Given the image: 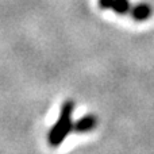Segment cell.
Returning <instances> with one entry per match:
<instances>
[{
    "mask_svg": "<svg viewBox=\"0 0 154 154\" xmlns=\"http://www.w3.org/2000/svg\"><path fill=\"white\" fill-rule=\"evenodd\" d=\"M73 111H75V101L65 100L61 106L58 119L48 134V142L51 147H58L64 142V139L73 131Z\"/></svg>",
    "mask_w": 154,
    "mask_h": 154,
    "instance_id": "obj_1",
    "label": "cell"
},
{
    "mask_svg": "<svg viewBox=\"0 0 154 154\" xmlns=\"http://www.w3.org/2000/svg\"><path fill=\"white\" fill-rule=\"evenodd\" d=\"M97 118L93 114L84 115L82 118H80L77 122H73V131L77 134H85L92 131L93 128L97 126Z\"/></svg>",
    "mask_w": 154,
    "mask_h": 154,
    "instance_id": "obj_2",
    "label": "cell"
},
{
    "mask_svg": "<svg viewBox=\"0 0 154 154\" xmlns=\"http://www.w3.org/2000/svg\"><path fill=\"white\" fill-rule=\"evenodd\" d=\"M130 16L137 22H143L147 20V19L152 16L153 14V8L150 7L147 3H139V4H135L130 8L128 11Z\"/></svg>",
    "mask_w": 154,
    "mask_h": 154,
    "instance_id": "obj_3",
    "label": "cell"
},
{
    "mask_svg": "<svg viewBox=\"0 0 154 154\" xmlns=\"http://www.w3.org/2000/svg\"><path fill=\"white\" fill-rule=\"evenodd\" d=\"M130 8H131L130 0H114L111 5V10L115 14H118V15H126V14H128Z\"/></svg>",
    "mask_w": 154,
    "mask_h": 154,
    "instance_id": "obj_4",
    "label": "cell"
},
{
    "mask_svg": "<svg viewBox=\"0 0 154 154\" xmlns=\"http://www.w3.org/2000/svg\"><path fill=\"white\" fill-rule=\"evenodd\" d=\"M112 2L114 0H99V7L101 10H109L112 5Z\"/></svg>",
    "mask_w": 154,
    "mask_h": 154,
    "instance_id": "obj_5",
    "label": "cell"
}]
</instances>
